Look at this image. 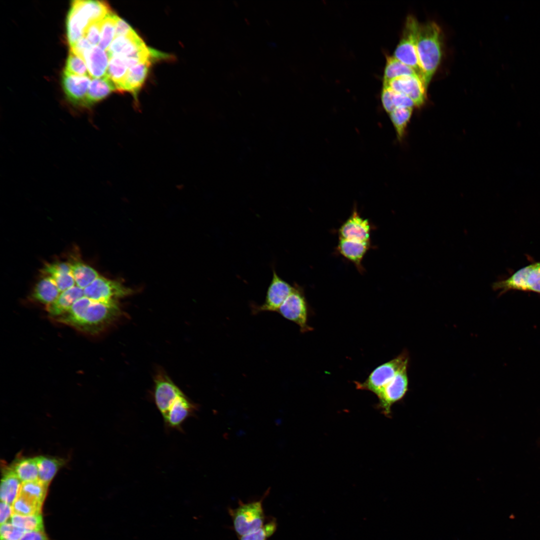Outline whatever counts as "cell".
Masks as SVG:
<instances>
[{"label":"cell","instance_id":"obj_1","mask_svg":"<svg viewBox=\"0 0 540 540\" xmlns=\"http://www.w3.org/2000/svg\"><path fill=\"white\" fill-rule=\"evenodd\" d=\"M154 400L166 428L169 429L181 430L184 422L195 416L198 410L166 376H160L155 380Z\"/></svg>","mask_w":540,"mask_h":540},{"label":"cell","instance_id":"obj_2","mask_svg":"<svg viewBox=\"0 0 540 540\" xmlns=\"http://www.w3.org/2000/svg\"><path fill=\"white\" fill-rule=\"evenodd\" d=\"M111 12L109 4L104 1H72L66 22L70 47L84 36L87 27L91 23L102 20Z\"/></svg>","mask_w":540,"mask_h":540},{"label":"cell","instance_id":"obj_3","mask_svg":"<svg viewBox=\"0 0 540 540\" xmlns=\"http://www.w3.org/2000/svg\"><path fill=\"white\" fill-rule=\"evenodd\" d=\"M417 54L427 90L442 56V30L434 22L420 24L417 38Z\"/></svg>","mask_w":540,"mask_h":540},{"label":"cell","instance_id":"obj_4","mask_svg":"<svg viewBox=\"0 0 540 540\" xmlns=\"http://www.w3.org/2000/svg\"><path fill=\"white\" fill-rule=\"evenodd\" d=\"M121 313L118 301L91 300L80 317L72 326L81 332L96 334L112 324Z\"/></svg>","mask_w":540,"mask_h":540},{"label":"cell","instance_id":"obj_5","mask_svg":"<svg viewBox=\"0 0 540 540\" xmlns=\"http://www.w3.org/2000/svg\"><path fill=\"white\" fill-rule=\"evenodd\" d=\"M268 488L260 500L250 502H238L236 508H229L234 528L239 536L255 532L261 528L264 522L262 502L270 493Z\"/></svg>","mask_w":540,"mask_h":540},{"label":"cell","instance_id":"obj_6","mask_svg":"<svg viewBox=\"0 0 540 540\" xmlns=\"http://www.w3.org/2000/svg\"><path fill=\"white\" fill-rule=\"evenodd\" d=\"M420 24L414 16L407 17L402 36L394 52V56L411 67L424 84V72L419 62L416 48Z\"/></svg>","mask_w":540,"mask_h":540},{"label":"cell","instance_id":"obj_7","mask_svg":"<svg viewBox=\"0 0 540 540\" xmlns=\"http://www.w3.org/2000/svg\"><path fill=\"white\" fill-rule=\"evenodd\" d=\"M408 354L402 353L376 367L364 382H355L356 388L370 391L376 396L401 370L408 366Z\"/></svg>","mask_w":540,"mask_h":540},{"label":"cell","instance_id":"obj_8","mask_svg":"<svg viewBox=\"0 0 540 540\" xmlns=\"http://www.w3.org/2000/svg\"><path fill=\"white\" fill-rule=\"evenodd\" d=\"M284 318L296 324L301 332L312 330L308 324V308L304 290L298 284L293 288L278 312Z\"/></svg>","mask_w":540,"mask_h":540},{"label":"cell","instance_id":"obj_9","mask_svg":"<svg viewBox=\"0 0 540 540\" xmlns=\"http://www.w3.org/2000/svg\"><path fill=\"white\" fill-rule=\"evenodd\" d=\"M106 52L110 58L118 56L139 62L151 61L150 48L134 30L128 35L115 37Z\"/></svg>","mask_w":540,"mask_h":540},{"label":"cell","instance_id":"obj_10","mask_svg":"<svg viewBox=\"0 0 540 540\" xmlns=\"http://www.w3.org/2000/svg\"><path fill=\"white\" fill-rule=\"evenodd\" d=\"M84 295L97 302L118 301L132 294L134 291L118 281L100 276L84 290Z\"/></svg>","mask_w":540,"mask_h":540},{"label":"cell","instance_id":"obj_11","mask_svg":"<svg viewBox=\"0 0 540 540\" xmlns=\"http://www.w3.org/2000/svg\"><path fill=\"white\" fill-rule=\"evenodd\" d=\"M272 277L268 288L264 302L259 305L251 304L252 312H278L279 308L292 292L293 286L280 278L274 267Z\"/></svg>","mask_w":540,"mask_h":540},{"label":"cell","instance_id":"obj_12","mask_svg":"<svg viewBox=\"0 0 540 540\" xmlns=\"http://www.w3.org/2000/svg\"><path fill=\"white\" fill-rule=\"evenodd\" d=\"M408 366L401 370L376 395L377 408L387 416H390L392 406L403 398L408 390Z\"/></svg>","mask_w":540,"mask_h":540},{"label":"cell","instance_id":"obj_13","mask_svg":"<svg viewBox=\"0 0 540 540\" xmlns=\"http://www.w3.org/2000/svg\"><path fill=\"white\" fill-rule=\"evenodd\" d=\"M394 91L409 97L416 107L420 108L425 102L426 88L422 79L418 76H406L384 82Z\"/></svg>","mask_w":540,"mask_h":540},{"label":"cell","instance_id":"obj_14","mask_svg":"<svg viewBox=\"0 0 540 540\" xmlns=\"http://www.w3.org/2000/svg\"><path fill=\"white\" fill-rule=\"evenodd\" d=\"M90 78L64 71L62 78V88L67 99L73 106L83 108L91 81Z\"/></svg>","mask_w":540,"mask_h":540},{"label":"cell","instance_id":"obj_15","mask_svg":"<svg viewBox=\"0 0 540 540\" xmlns=\"http://www.w3.org/2000/svg\"><path fill=\"white\" fill-rule=\"evenodd\" d=\"M372 227L368 220L364 218L354 208L350 217L338 230L340 238L360 242H370Z\"/></svg>","mask_w":540,"mask_h":540},{"label":"cell","instance_id":"obj_16","mask_svg":"<svg viewBox=\"0 0 540 540\" xmlns=\"http://www.w3.org/2000/svg\"><path fill=\"white\" fill-rule=\"evenodd\" d=\"M150 64L151 61L148 60L130 67L118 92L131 93L137 102L138 94L146 80Z\"/></svg>","mask_w":540,"mask_h":540},{"label":"cell","instance_id":"obj_17","mask_svg":"<svg viewBox=\"0 0 540 540\" xmlns=\"http://www.w3.org/2000/svg\"><path fill=\"white\" fill-rule=\"evenodd\" d=\"M42 272L52 278L62 292L76 285L69 263L55 262L44 265Z\"/></svg>","mask_w":540,"mask_h":540},{"label":"cell","instance_id":"obj_18","mask_svg":"<svg viewBox=\"0 0 540 540\" xmlns=\"http://www.w3.org/2000/svg\"><path fill=\"white\" fill-rule=\"evenodd\" d=\"M90 77L100 78L107 76L110 56L106 50L99 46H93L84 55Z\"/></svg>","mask_w":540,"mask_h":540},{"label":"cell","instance_id":"obj_19","mask_svg":"<svg viewBox=\"0 0 540 540\" xmlns=\"http://www.w3.org/2000/svg\"><path fill=\"white\" fill-rule=\"evenodd\" d=\"M116 91L118 92L116 85L108 76L100 78H92L88 87L83 108H90L95 104Z\"/></svg>","mask_w":540,"mask_h":540},{"label":"cell","instance_id":"obj_20","mask_svg":"<svg viewBox=\"0 0 540 540\" xmlns=\"http://www.w3.org/2000/svg\"><path fill=\"white\" fill-rule=\"evenodd\" d=\"M83 289L75 286L60 293L56 299L46 306L47 311L54 319L66 312L78 299L84 296Z\"/></svg>","mask_w":540,"mask_h":540},{"label":"cell","instance_id":"obj_21","mask_svg":"<svg viewBox=\"0 0 540 540\" xmlns=\"http://www.w3.org/2000/svg\"><path fill=\"white\" fill-rule=\"evenodd\" d=\"M370 248V242H360L340 238L337 246L338 252L354 264L360 270L362 268V262Z\"/></svg>","mask_w":540,"mask_h":540},{"label":"cell","instance_id":"obj_22","mask_svg":"<svg viewBox=\"0 0 540 540\" xmlns=\"http://www.w3.org/2000/svg\"><path fill=\"white\" fill-rule=\"evenodd\" d=\"M22 482L12 468H8L4 472L1 480L0 498L2 502L12 506L16 499Z\"/></svg>","mask_w":540,"mask_h":540},{"label":"cell","instance_id":"obj_23","mask_svg":"<svg viewBox=\"0 0 540 540\" xmlns=\"http://www.w3.org/2000/svg\"><path fill=\"white\" fill-rule=\"evenodd\" d=\"M60 292L52 278L45 276L36 285L32 294L33 298L46 306L53 302Z\"/></svg>","mask_w":540,"mask_h":540},{"label":"cell","instance_id":"obj_24","mask_svg":"<svg viewBox=\"0 0 540 540\" xmlns=\"http://www.w3.org/2000/svg\"><path fill=\"white\" fill-rule=\"evenodd\" d=\"M69 264L76 285L83 290L100 276L95 269L79 260H74Z\"/></svg>","mask_w":540,"mask_h":540},{"label":"cell","instance_id":"obj_25","mask_svg":"<svg viewBox=\"0 0 540 540\" xmlns=\"http://www.w3.org/2000/svg\"><path fill=\"white\" fill-rule=\"evenodd\" d=\"M38 474V480L48 485L64 460L60 458L44 456L36 457Z\"/></svg>","mask_w":540,"mask_h":540},{"label":"cell","instance_id":"obj_26","mask_svg":"<svg viewBox=\"0 0 540 540\" xmlns=\"http://www.w3.org/2000/svg\"><path fill=\"white\" fill-rule=\"evenodd\" d=\"M12 469L22 482L38 479L36 457L20 460L14 464Z\"/></svg>","mask_w":540,"mask_h":540},{"label":"cell","instance_id":"obj_27","mask_svg":"<svg viewBox=\"0 0 540 540\" xmlns=\"http://www.w3.org/2000/svg\"><path fill=\"white\" fill-rule=\"evenodd\" d=\"M48 485L38 479L22 482L18 494L42 505L46 495Z\"/></svg>","mask_w":540,"mask_h":540},{"label":"cell","instance_id":"obj_28","mask_svg":"<svg viewBox=\"0 0 540 540\" xmlns=\"http://www.w3.org/2000/svg\"><path fill=\"white\" fill-rule=\"evenodd\" d=\"M406 76H418L410 66L393 56H388L384 72V82Z\"/></svg>","mask_w":540,"mask_h":540},{"label":"cell","instance_id":"obj_29","mask_svg":"<svg viewBox=\"0 0 540 540\" xmlns=\"http://www.w3.org/2000/svg\"><path fill=\"white\" fill-rule=\"evenodd\" d=\"M128 68L124 57L115 56L110 58L107 76L116 85L118 92L124 80Z\"/></svg>","mask_w":540,"mask_h":540},{"label":"cell","instance_id":"obj_30","mask_svg":"<svg viewBox=\"0 0 540 540\" xmlns=\"http://www.w3.org/2000/svg\"><path fill=\"white\" fill-rule=\"evenodd\" d=\"M412 110V108H398L388 114L400 140H402L404 136Z\"/></svg>","mask_w":540,"mask_h":540},{"label":"cell","instance_id":"obj_31","mask_svg":"<svg viewBox=\"0 0 540 540\" xmlns=\"http://www.w3.org/2000/svg\"><path fill=\"white\" fill-rule=\"evenodd\" d=\"M10 522L27 532L44 531V521L41 514L28 516L13 514Z\"/></svg>","mask_w":540,"mask_h":540},{"label":"cell","instance_id":"obj_32","mask_svg":"<svg viewBox=\"0 0 540 540\" xmlns=\"http://www.w3.org/2000/svg\"><path fill=\"white\" fill-rule=\"evenodd\" d=\"M118 17V16L115 14L111 12L102 20L98 46L104 50H107L114 38L115 37Z\"/></svg>","mask_w":540,"mask_h":540},{"label":"cell","instance_id":"obj_33","mask_svg":"<svg viewBox=\"0 0 540 540\" xmlns=\"http://www.w3.org/2000/svg\"><path fill=\"white\" fill-rule=\"evenodd\" d=\"M42 506L18 494L12 508L13 514L28 516L41 514Z\"/></svg>","mask_w":540,"mask_h":540},{"label":"cell","instance_id":"obj_34","mask_svg":"<svg viewBox=\"0 0 540 540\" xmlns=\"http://www.w3.org/2000/svg\"><path fill=\"white\" fill-rule=\"evenodd\" d=\"M64 70L74 75L90 76L84 60L70 50Z\"/></svg>","mask_w":540,"mask_h":540},{"label":"cell","instance_id":"obj_35","mask_svg":"<svg viewBox=\"0 0 540 540\" xmlns=\"http://www.w3.org/2000/svg\"><path fill=\"white\" fill-rule=\"evenodd\" d=\"M528 266L525 290L540 293V262Z\"/></svg>","mask_w":540,"mask_h":540},{"label":"cell","instance_id":"obj_36","mask_svg":"<svg viewBox=\"0 0 540 540\" xmlns=\"http://www.w3.org/2000/svg\"><path fill=\"white\" fill-rule=\"evenodd\" d=\"M276 524L275 520H272L264 524L258 530L240 536V540H266L276 531Z\"/></svg>","mask_w":540,"mask_h":540},{"label":"cell","instance_id":"obj_37","mask_svg":"<svg viewBox=\"0 0 540 540\" xmlns=\"http://www.w3.org/2000/svg\"><path fill=\"white\" fill-rule=\"evenodd\" d=\"M27 532L22 528L14 526L10 522L0 524V540H20Z\"/></svg>","mask_w":540,"mask_h":540},{"label":"cell","instance_id":"obj_38","mask_svg":"<svg viewBox=\"0 0 540 540\" xmlns=\"http://www.w3.org/2000/svg\"><path fill=\"white\" fill-rule=\"evenodd\" d=\"M102 20L91 23L85 31L84 36L92 46H96L99 44Z\"/></svg>","mask_w":540,"mask_h":540},{"label":"cell","instance_id":"obj_39","mask_svg":"<svg viewBox=\"0 0 540 540\" xmlns=\"http://www.w3.org/2000/svg\"><path fill=\"white\" fill-rule=\"evenodd\" d=\"M392 104L394 110L398 108H413L415 106L413 101L409 97L394 90L392 97Z\"/></svg>","mask_w":540,"mask_h":540},{"label":"cell","instance_id":"obj_40","mask_svg":"<svg viewBox=\"0 0 540 540\" xmlns=\"http://www.w3.org/2000/svg\"><path fill=\"white\" fill-rule=\"evenodd\" d=\"M92 46L86 38L83 36L70 47V50L82 58L84 54Z\"/></svg>","mask_w":540,"mask_h":540},{"label":"cell","instance_id":"obj_41","mask_svg":"<svg viewBox=\"0 0 540 540\" xmlns=\"http://www.w3.org/2000/svg\"><path fill=\"white\" fill-rule=\"evenodd\" d=\"M394 90L388 86H384L381 94L382 104L385 110L390 114L393 111L392 97Z\"/></svg>","mask_w":540,"mask_h":540},{"label":"cell","instance_id":"obj_42","mask_svg":"<svg viewBox=\"0 0 540 540\" xmlns=\"http://www.w3.org/2000/svg\"><path fill=\"white\" fill-rule=\"evenodd\" d=\"M134 30L124 20L118 17L116 26L115 37L126 36L133 32Z\"/></svg>","mask_w":540,"mask_h":540},{"label":"cell","instance_id":"obj_43","mask_svg":"<svg viewBox=\"0 0 540 540\" xmlns=\"http://www.w3.org/2000/svg\"><path fill=\"white\" fill-rule=\"evenodd\" d=\"M0 522V524L8 522V520L10 519L13 514L12 506L5 502L1 501Z\"/></svg>","mask_w":540,"mask_h":540},{"label":"cell","instance_id":"obj_44","mask_svg":"<svg viewBox=\"0 0 540 540\" xmlns=\"http://www.w3.org/2000/svg\"><path fill=\"white\" fill-rule=\"evenodd\" d=\"M20 540H49L44 531L26 532Z\"/></svg>","mask_w":540,"mask_h":540}]
</instances>
